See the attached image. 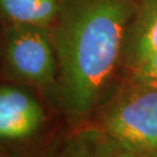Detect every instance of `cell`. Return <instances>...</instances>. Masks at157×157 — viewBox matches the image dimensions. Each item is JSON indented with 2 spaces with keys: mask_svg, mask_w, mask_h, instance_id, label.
Instances as JSON below:
<instances>
[{
  "mask_svg": "<svg viewBox=\"0 0 157 157\" xmlns=\"http://www.w3.org/2000/svg\"><path fill=\"white\" fill-rule=\"evenodd\" d=\"M130 80L157 89V51L129 67Z\"/></svg>",
  "mask_w": 157,
  "mask_h": 157,
  "instance_id": "obj_8",
  "label": "cell"
},
{
  "mask_svg": "<svg viewBox=\"0 0 157 157\" xmlns=\"http://www.w3.org/2000/svg\"><path fill=\"white\" fill-rule=\"evenodd\" d=\"M44 122V111L27 91L0 85V140L17 141L33 136Z\"/></svg>",
  "mask_w": 157,
  "mask_h": 157,
  "instance_id": "obj_4",
  "label": "cell"
},
{
  "mask_svg": "<svg viewBox=\"0 0 157 157\" xmlns=\"http://www.w3.org/2000/svg\"><path fill=\"white\" fill-rule=\"evenodd\" d=\"M134 0H58L50 33L63 111L82 121L94 109L120 61Z\"/></svg>",
  "mask_w": 157,
  "mask_h": 157,
  "instance_id": "obj_1",
  "label": "cell"
},
{
  "mask_svg": "<svg viewBox=\"0 0 157 157\" xmlns=\"http://www.w3.org/2000/svg\"><path fill=\"white\" fill-rule=\"evenodd\" d=\"M61 157H127L100 128L84 129L71 137Z\"/></svg>",
  "mask_w": 157,
  "mask_h": 157,
  "instance_id": "obj_7",
  "label": "cell"
},
{
  "mask_svg": "<svg viewBox=\"0 0 157 157\" xmlns=\"http://www.w3.org/2000/svg\"><path fill=\"white\" fill-rule=\"evenodd\" d=\"M100 129L124 154L156 156L157 89L129 79L105 106Z\"/></svg>",
  "mask_w": 157,
  "mask_h": 157,
  "instance_id": "obj_2",
  "label": "cell"
},
{
  "mask_svg": "<svg viewBox=\"0 0 157 157\" xmlns=\"http://www.w3.org/2000/svg\"><path fill=\"white\" fill-rule=\"evenodd\" d=\"M57 10L58 0H0V15L8 23L50 27Z\"/></svg>",
  "mask_w": 157,
  "mask_h": 157,
  "instance_id": "obj_6",
  "label": "cell"
},
{
  "mask_svg": "<svg viewBox=\"0 0 157 157\" xmlns=\"http://www.w3.org/2000/svg\"><path fill=\"white\" fill-rule=\"evenodd\" d=\"M124 155H126L127 157H149V156H134V155H129V154H124Z\"/></svg>",
  "mask_w": 157,
  "mask_h": 157,
  "instance_id": "obj_9",
  "label": "cell"
},
{
  "mask_svg": "<svg viewBox=\"0 0 157 157\" xmlns=\"http://www.w3.org/2000/svg\"><path fill=\"white\" fill-rule=\"evenodd\" d=\"M149 157H157V155H156V156H149Z\"/></svg>",
  "mask_w": 157,
  "mask_h": 157,
  "instance_id": "obj_10",
  "label": "cell"
},
{
  "mask_svg": "<svg viewBox=\"0 0 157 157\" xmlns=\"http://www.w3.org/2000/svg\"><path fill=\"white\" fill-rule=\"evenodd\" d=\"M4 58L17 80L42 90L57 86V59L50 27L8 23L2 33Z\"/></svg>",
  "mask_w": 157,
  "mask_h": 157,
  "instance_id": "obj_3",
  "label": "cell"
},
{
  "mask_svg": "<svg viewBox=\"0 0 157 157\" xmlns=\"http://www.w3.org/2000/svg\"><path fill=\"white\" fill-rule=\"evenodd\" d=\"M134 7L124 49L128 67L157 51V0H134Z\"/></svg>",
  "mask_w": 157,
  "mask_h": 157,
  "instance_id": "obj_5",
  "label": "cell"
}]
</instances>
